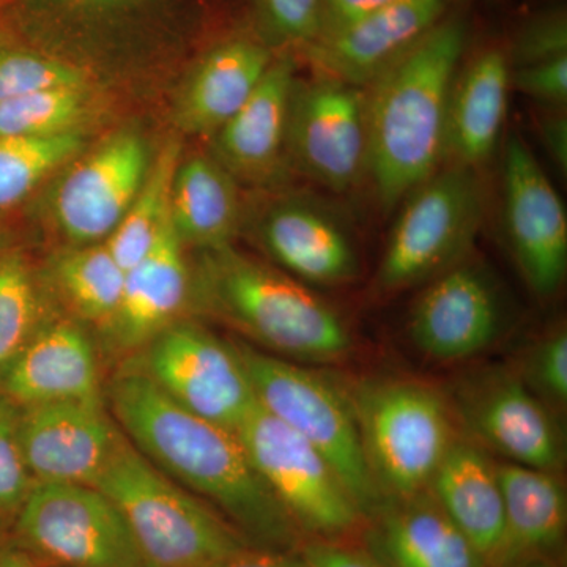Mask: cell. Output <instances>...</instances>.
<instances>
[{
	"mask_svg": "<svg viewBox=\"0 0 567 567\" xmlns=\"http://www.w3.org/2000/svg\"><path fill=\"white\" fill-rule=\"evenodd\" d=\"M235 434L305 540L360 543L363 514L315 446L259 405Z\"/></svg>",
	"mask_w": 567,
	"mask_h": 567,
	"instance_id": "8",
	"label": "cell"
},
{
	"mask_svg": "<svg viewBox=\"0 0 567 567\" xmlns=\"http://www.w3.org/2000/svg\"><path fill=\"white\" fill-rule=\"evenodd\" d=\"M104 402L142 456L215 509L246 543L300 550L303 536L257 475L235 432L175 404L132 361L104 386Z\"/></svg>",
	"mask_w": 567,
	"mask_h": 567,
	"instance_id": "1",
	"label": "cell"
},
{
	"mask_svg": "<svg viewBox=\"0 0 567 567\" xmlns=\"http://www.w3.org/2000/svg\"><path fill=\"white\" fill-rule=\"evenodd\" d=\"M486 215L480 171L443 164L402 200L377 270L380 295L424 286L468 259Z\"/></svg>",
	"mask_w": 567,
	"mask_h": 567,
	"instance_id": "7",
	"label": "cell"
},
{
	"mask_svg": "<svg viewBox=\"0 0 567 567\" xmlns=\"http://www.w3.org/2000/svg\"><path fill=\"white\" fill-rule=\"evenodd\" d=\"M503 219L511 254L536 297H555L567 275V216L527 142L513 134L503 158Z\"/></svg>",
	"mask_w": 567,
	"mask_h": 567,
	"instance_id": "14",
	"label": "cell"
},
{
	"mask_svg": "<svg viewBox=\"0 0 567 567\" xmlns=\"http://www.w3.org/2000/svg\"><path fill=\"white\" fill-rule=\"evenodd\" d=\"M128 361L175 404L229 431L257 406L237 344L196 320H177Z\"/></svg>",
	"mask_w": 567,
	"mask_h": 567,
	"instance_id": "10",
	"label": "cell"
},
{
	"mask_svg": "<svg viewBox=\"0 0 567 567\" xmlns=\"http://www.w3.org/2000/svg\"><path fill=\"white\" fill-rule=\"evenodd\" d=\"M141 134L118 132L80 153L59 173L51 218L70 246L104 244L122 221L151 169Z\"/></svg>",
	"mask_w": 567,
	"mask_h": 567,
	"instance_id": "12",
	"label": "cell"
},
{
	"mask_svg": "<svg viewBox=\"0 0 567 567\" xmlns=\"http://www.w3.org/2000/svg\"><path fill=\"white\" fill-rule=\"evenodd\" d=\"M505 520L487 567L565 561L567 496L559 473L511 462L496 464Z\"/></svg>",
	"mask_w": 567,
	"mask_h": 567,
	"instance_id": "23",
	"label": "cell"
},
{
	"mask_svg": "<svg viewBox=\"0 0 567 567\" xmlns=\"http://www.w3.org/2000/svg\"><path fill=\"white\" fill-rule=\"evenodd\" d=\"M511 63L502 48H488L462 63L447 104L443 164L481 171L505 130Z\"/></svg>",
	"mask_w": 567,
	"mask_h": 567,
	"instance_id": "24",
	"label": "cell"
},
{
	"mask_svg": "<svg viewBox=\"0 0 567 567\" xmlns=\"http://www.w3.org/2000/svg\"><path fill=\"white\" fill-rule=\"evenodd\" d=\"M511 87L544 106L563 110L567 102V55L511 70Z\"/></svg>",
	"mask_w": 567,
	"mask_h": 567,
	"instance_id": "38",
	"label": "cell"
},
{
	"mask_svg": "<svg viewBox=\"0 0 567 567\" xmlns=\"http://www.w3.org/2000/svg\"><path fill=\"white\" fill-rule=\"evenodd\" d=\"M252 235L284 274L306 286L357 281L361 262L347 223L305 194H282L252 218Z\"/></svg>",
	"mask_w": 567,
	"mask_h": 567,
	"instance_id": "16",
	"label": "cell"
},
{
	"mask_svg": "<svg viewBox=\"0 0 567 567\" xmlns=\"http://www.w3.org/2000/svg\"><path fill=\"white\" fill-rule=\"evenodd\" d=\"M257 405L305 439L333 466L364 520L385 498L377 487L344 388L300 363L235 342Z\"/></svg>",
	"mask_w": 567,
	"mask_h": 567,
	"instance_id": "6",
	"label": "cell"
},
{
	"mask_svg": "<svg viewBox=\"0 0 567 567\" xmlns=\"http://www.w3.org/2000/svg\"><path fill=\"white\" fill-rule=\"evenodd\" d=\"M388 2L390 0H322L320 32L317 41L331 39V37L347 31L374 14Z\"/></svg>",
	"mask_w": 567,
	"mask_h": 567,
	"instance_id": "40",
	"label": "cell"
},
{
	"mask_svg": "<svg viewBox=\"0 0 567 567\" xmlns=\"http://www.w3.org/2000/svg\"><path fill=\"white\" fill-rule=\"evenodd\" d=\"M20 440L33 483L93 487L125 435L106 402L63 401L21 406Z\"/></svg>",
	"mask_w": 567,
	"mask_h": 567,
	"instance_id": "17",
	"label": "cell"
},
{
	"mask_svg": "<svg viewBox=\"0 0 567 567\" xmlns=\"http://www.w3.org/2000/svg\"><path fill=\"white\" fill-rule=\"evenodd\" d=\"M454 413L480 445L511 464L561 472V431L543 401L506 368L466 377L454 391ZM480 446V447H483Z\"/></svg>",
	"mask_w": 567,
	"mask_h": 567,
	"instance_id": "13",
	"label": "cell"
},
{
	"mask_svg": "<svg viewBox=\"0 0 567 567\" xmlns=\"http://www.w3.org/2000/svg\"><path fill=\"white\" fill-rule=\"evenodd\" d=\"M505 322V305L494 278L468 257L424 284L410 315L409 331L425 357L458 363L491 349Z\"/></svg>",
	"mask_w": 567,
	"mask_h": 567,
	"instance_id": "15",
	"label": "cell"
},
{
	"mask_svg": "<svg viewBox=\"0 0 567 567\" xmlns=\"http://www.w3.org/2000/svg\"><path fill=\"white\" fill-rule=\"evenodd\" d=\"M507 52L511 69L537 65L567 55V17L565 9L536 13L518 29Z\"/></svg>",
	"mask_w": 567,
	"mask_h": 567,
	"instance_id": "37",
	"label": "cell"
},
{
	"mask_svg": "<svg viewBox=\"0 0 567 567\" xmlns=\"http://www.w3.org/2000/svg\"><path fill=\"white\" fill-rule=\"evenodd\" d=\"M171 221L144 259L125 271L117 311L102 331L112 353L134 357L183 319L192 303V265Z\"/></svg>",
	"mask_w": 567,
	"mask_h": 567,
	"instance_id": "21",
	"label": "cell"
},
{
	"mask_svg": "<svg viewBox=\"0 0 567 567\" xmlns=\"http://www.w3.org/2000/svg\"><path fill=\"white\" fill-rule=\"evenodd\" d=\"M451 2L390 0L347 31L306 48V59L317 73L365 87L434 31Z\"/></svg>",
	"mask_w": 567,
	"mask_h": 567,
	"instance_id": "20",
	"label": "cell"
},
{
	"mask_svg": "<svg viewBox=\"0 0 567 567\" xmlns=\"http://www.w3.org/2000/svg\"><path fill=\"white\" fill-rule=\"evenodd\" d=\"M298 551L311 567H388L360 543L306 539Z\"/></svg>",
	"mask_w": 567,
	"mask_h": 567,
	"instance_id": "39",
	"label": "cell"
},
{
	"mask_svg": "<svg viewBox=\"0 0 567 567\" xmlns=\"http://www.w3.org/2000/svg\"><path fill=\"white\" fill-rule=\"evenodd\" d=\"M169 221L186 249L233 245L245 215L238 182L208 155L182 158L171 189Z\"/></svg>",
	"mask_w": 567,
	"mask_h": 567,
	"instance_id": "26",
	"label": "cell"
},
{
	"mask_svg": "<svg viewBox=\"0 0 567 567\" xmlns=\"http://www.w3.org/2000/svg\"><path fill=\"white\" fill-rule=\"evenodd\" d=\"M65 87H89L87 74L70 62L0 41V102Z\"/></svg>",
	"mask_w": 567,
	"mask_h": 567,
	"instance_id": "33",
	"label": "cell"
},
{
	"mask_svg": "<svg viewBox=\"0 0 567 567\" xmlns=\"http://www.w3.org/2000/svg\"><path fill=\"white\" fill-rule=\"evenodd\" d=\"M207 567H311L300 551L271 550L248 546Z\"/></svg>",
	"mask_w": 567,
	"mask_h": 567,
	"instance_id": "41",
	"label": "cell"
},
{
	"mask_svg": "<svg viewBox=\"0 0 567 567\" xmlns=\"http://www.w3.org/2000/svg\"><path fill=\"white\" fill-rule=\"evenodd\" d=\"M344 391L383 498L425 491L457 439L446 399L423 382L402 379L364 380Z\"/></svg>",
	"mask_w": 567,
	"mask_h": 567,
	"instance_id": "5",
	"label": "cell"
},
{
	"mask_svg": "<svg viewBox=\"0 0 567 567\" xmlns=\"http://www.w3.org/2000/svg\"><path fill=\"white\" fill-rule=\"evenodd\" d=\"M295 80L293 59L275 58L248 102L210 137V155L238 183L275 186L289 177L287 122Z\"/></svg>",
	"mask_w": 567,
	"mask_h": 567,
	"instance_id": "19",
	"label": "cell"
},
{
	"mask_svg": "<svg viewBox=\"0 0 567 567\" xmlns=\"http://www.w3.org/2000/svg\"><path fill=\"white\" fill-rule=\"evenodd\" d=\"M274 59L270 48L248 39L213 48L183 85L175 107L178 128L215 136L248 102Z\"/></svg>",
	"mask_w": 567,
	"mask_h": 567,
	"instance_id": "25",
	"label": "cell"
},
{
	"mask_svg": "<svg viewBox=\"0 0 567 567\" xmlns=\"http://www.w3.org/2000/svg\"><path fill=\"white\" fill-rule=\"evenodd\" d=\"M360 544L388 567H487L429 488L385 499L365 522Z\"/></svg>",
	"mask_w": 567,
	"mask_h": 567,
	"instance_id": "22",
	"label": "cell"
},
{
	"mask_svg": "<svg viewBox=\"0 0 567 567\" xmlns=\"http://www.w3.org/2000/svg\"><path fill=\"white\" fill-rule=\"evenodd\" d=\"M182 159V147L171 141L152 159L147 177L122 221L104 241L123 270H130L147 256L169 223L171 189Z\"/></svg>",
	"mask_w": 567,
	"mask_h": 567,
	"instance_id": "29",
	"label": "cell"
},
{
	"mask_svg": "<svg viewBox=\"0 0 567 567\" xmlns=\"http://www.w3.org/2000/svg\"><path fill=\"white\" fill-rule=\"evenodd\" d=\"M84 145L81 130L50 137H0V215L61 173Z\"/></svg>",
	"mask_w": 567,
	"mask_h": 567,
	"instance_id": "30",
	"label": "cell"
},
{
	"mask_svg": "<svg viewBox=\"0 0 567 567\" xmlns=\"http://www.w3.org/2000/svg\"><path fill=\"white\" fill-rule=\"evenodd\" d=\"M50 278L71 317L103 331L117 311L125 270L104 244L69 246L52 259Z\"/></svg>",
	"mask_w": 567,
	"mask_h": 567,
	"instance_id": "28",
	"label": "cell"
},
{
	"mask_svg": "<svg viewBox=\"0 0 567 567\" xmlns=\"http://www.w3.org/2000/svg\"><path fill=\"white\" fill-rule=\"evenodd\" d=\"M520 379L550 410L567 404V333L557 328L529 349L520 371Z\"/></svg>",
	"mask_w": 567,
	"mask_h": 567,
	"instance_id": "35",
	"label": "cell"
},
{
	"mask_svg": "<svg viewBox=\"0 0 567 567\" xmlns=\"http://www.w3.org/2000/svg\"><path fill=\"white\" fill-rule=\"evenodd\" d=\"M427 488L488 563L505 520L496 462L483 447L456 439Z\"/></svg>",
	"mask_w": 567,
	"mask_h": 567,
	"instance_id": "27",
	"label": "cell"
},
{
	"mask_svg": "<svg viewBox=\"0 0 567 567\" xmlns=\"http://www.w3.org/2000/svg\"><path fill=\"white\" fill-rule=\"evenodd\" d=\"M18 548L51 567H147L121 511L81 484H35L14 518Z\"/></svg>",
	"mask_w": 567,
	"mask_h": 567,
	"instance_id": "9",
	"label": "cell"
},
{
	"mask_svg": "<svg viewBox=\"0 0 567 567\" xmlns=\"http://www.w3.org/2000/svg\"><path fill=\"white\" fill-rule=\"evenodd\" d=\"M21 406L0 394V520L17 518L33 483L20 440Z\"/></svg>",
	"mask_w": 567,
	"mask_h": 567,
	"instance_id": "34",
	"label": "cell"
},
{
	"mask_svg": "<svg viewBox=\"0 0 567 567\" xmlns=\"http://www.w3.org/2000/svg\"><path fill=\"white\" fill-rule=\"evenodd\" d=\"M51 317L29 260L17 251L0 254V377Z\"/></svg>",
	"mask_w": 567,
	"mask_h": 567,
	"instance_id": "31",
	"label": "cell"
},
{
	"mask_svg": "<svg viewBox=\"0 0 567 567\" xmlns=\"http://www.w3.org/2000/svg\"><path fill=\"white\" fill-rule=\"evenodd\" d=\"M539 134L544 147L559 171L567 167V118L561 107H548L539 118Z\"/></svg>",
	"mask_w": 567,
	"mask_h": 567,
	"instance_id": "42",
	"label": "cell"
},
{
	"mask_svg": "<svg viewBox=\"0 0 567 567\" xmlns=\"http://www.w3.org/2000/svg\"><path fill=\"white\" fill-rule=\"evenodd\" d=\"M0 567H37L35 561L21 548H6L0 551Z\"/></svg>",
	"mask_w": 567,
	"mask_h": 567,
	"instance_id": "43",
	"label": "cell"
},
{
	"mask_svg": "<svg viewBox=\"0 0 567 567\" xmlns=\"http://www.w3.org/2000/svg\"><path fill=\"white\" fill-rule=\"evenodd\" d=\"M290 169L330 189L352 192L369 177L365 89L317 73L295 80L287 122Z\"/></svg>",
	"mask_w": 567,
	"mask_h": 567,
	"instance_id": "11",
	"label": "cell"
},
{
	"mask_svg": "<svg viewBox=\"0 0 567 567\" xmlns=\"http://www.w3.org/2000/svg\"><path fill=\"white\" fill-rule=\"evenodd\" d=\"M322 0H260V20L270 43L305 51L319 39Z\"/></svg>",
	"mask_w": 567,
	"mask_h": 567,
	"instance_id": "36",
	"label": "cell"
},
{
	"mask_svg": "<svg viewBox=\"0 0 567 567\" xmlns=\"http://www.w3.org/2000/svg\"><path fill=\"white\" fill-rule=\"evenodd\" d=\"M189 306L237 331L254 349L293 363H336L352 352V334L333 306L234 245L199 251Z\"/></svg>",
	"mask_w": 567,
	"mask_h": 567,
	"instance_id": "3",
	"label": "cell"
},
{
	"mask_svg": "<svg viewBox=\"0 0 567 567\" xmlns=\"http://www.w3.org/2000/svg\"><path fill=\"white\" fill-rule=\"evenodd\" d=\"M93 487L121 511L147 567H207L251 546L126 440Z\"/></svg>",
	"mask_w": 567,
	"mask_h": 567,
	"instance_id": "4",
	"label": "cell"
},
{
	"mask_svg": "<svg viewBox=\"0 0 567 567\" xmlns=\"http://www.w3.org/2000/svg\"><path fill=\"white\" fill-rule=\"evenodd\" d=\"M89 106L87 87L51 89L0 102V137H50L76 132Z\"/></svg>",
	"mask_w": 567,
	"mask_h": 567,
	"instance_id": "32",
	"label": "cell"
},
{
	"mask_svg": "<svg viewBox=\"0 0 567 567\" xmlns=\"http://www.w3.org/2000/svg\"><path fill=\"white\" fill-rule=\"evenodd\" d=\"M509 567H565L563 563L548 561V559H535V561L520 563Z\"/></svg>",
	"mask_w": 567,
	"mask_h": 567,
	"instance_id": "44",
	"label": "cell"
},
{
	"mask_svg": "<svg viewBox=\"0 0 567 567\" xmlns=\"http://www.w3.org/2000/svg\"><path fill=\"white\" fill-rule=\"evenodd\" d=\"M468 28L445 18L365 85L369 178L383 210H393L443 166L447 104Z\"/></svg>",
	"mask_w": 567,
	"mask_h": 567,
	"instance_id": "2",
	"label": "cell"
},
{
	"mask_svg": "<svg viewBox=\"0 0 567 567\" xmlns=\"http://www.w3.org/2000/svg\"><path fill=\"white\" fill-rule=\"evenodd\" d=\"M102 379L99 350L84 323L52 316L0 377V394L20 406L104 402Z\"/></svg>",
	"mask_w": 567,
	"mask_h": 567,
	"instance_id": "18",
	"label": "cell"
}]
</instances>
